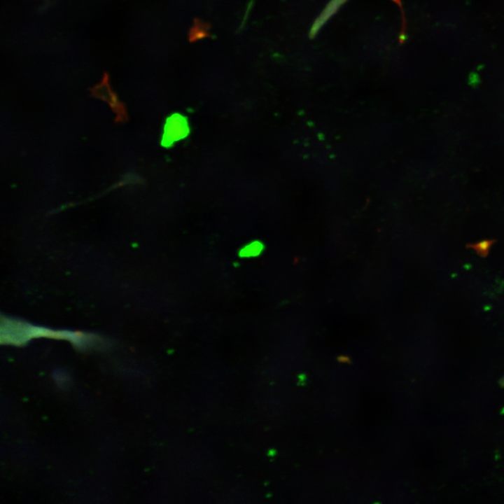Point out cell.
Segmentation results:
<instances>
[{"label":"cell","mask_w":504,"mask_h":504,"mask_svg":"<svg viewBox=\"0 0 504 504\" xmlns=\"http://www.w3.org/2000/svg\"><path fill=\"white\" fill-rule=\"evenodd\" d=\"M491 244H492V241H482L478 244H475V246H472V247H473L478 253H479L480 255H483L484 253L486 255V253L488 252V249H489Z\"/></svg>","instance_id":"obj_4"},{"label":"cell","mask_w":504,"mask_h":504,"mask_svg":"<svg viewBox=\"0 0 504 504\" xmlns=\"http://www.w3.org/2000/svg\"><path fill=\"white\" fill-rule=\"evenodd\" d=\"M92 96L106 102L115 114V122H125L128 120L126 107L112 90L109 76L104 74L102 80L90 88Z\"/></svg>","instance_id":"obj_1"},{"label":"cell","mask_w":504,"mask_h":504,"mask_svg":"<svg viewBox=\"0 0 504 504\" xmlns=\"http://www.w3.org/2000/svg\"><path fill=\"white\" fill-rule=\"evenodd\" d=\"M185 122L181 118H169L164 127L162 136V143L165 145L174 141L175 138H180L185 134Z\"/></svg>","instance_id":"obj_2"},{"label":"cell","mask_w":504,"mask_h":504,"mask_svg":"<svg viewBox=\"0 0 504 504\" xmlns=\"http://www.w3.org/2000/svg\"><path fill=\"white\" fill-rule=\"evenodd\" d=\"M265 249L264 244L260 241H252L241 247L238 254L241 258H255L259 256Z\"/></svg>","instance_id":"obj_3"}]
</instances>
